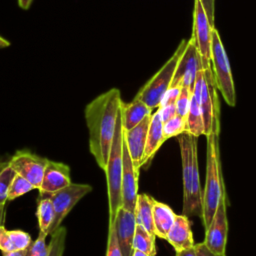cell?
I'll return each mask as SVG.
<instances>
[{
	"label": "cell",
	"instance_id": "cell-1",
	"mask_svg": "<svg viewBox=\"0 0 256 256\" xmlns=\"http://www.w3.org/2000/svg\"><path fill=\"white\" fill-rule=\"evenodd\" d=\"M122 102L120 90L112 88L97 96L84 109L89 132V150L103 171L109 159Z\"/></svg>",
	"mask_w": 256,
	"mask_h": 256
},
{
	"label": "cell",
	"instance_id": "cell-2",
	"mask_svg": "<svg viewBox=\"0 0 256 256\" xmlns=\"http://www.w3.org/2000/svg\"><path fill=\"white\" fill-rule=\"evenodd\" d=\"M181 153L183 176V214L202 217V197L198 156L197 137L182 133L178 138Z\"/></svg>",
	"mask_w": 256,
	"mask_h": 256
},
{
	"label": "cell",
	"instance_id": "cell-3",
	"mask_svg": "<svg viewBox=\"0 0 256 256\" xmlns=\"http://www.w3.org/2000/svg\"><path fill=\"white\" fill-rule=\"evenodd\" d=\"M207 137L206 178L202 197V222L206 229L216 212L220 195L225 187L220 162L219 134L211 133Z\"/></svg>",
	"mask_w": 256,
	"mask_h": 256
},
{
	"label": "cell",
	"instance_id": "cell-4",
	"mask_svg": "<svg viewBox=\"0 0 256 256\" xmlns=\"http://www.w3.org/2000/svg\"><path fill=\"white\" fill-rule=\"evenodd\" d=\"M123 122L121 109L116 123V129L113 136L111 151L107 162L106 174L107 182V196H108V210H109V223H113L119 208L122 207V170H123ZM108 223V224H109Z\"/></svg>",
	"mask_w": 256,
	"mask_h": 256
},
{
	"label": "cell",
	"instance_id": "cell-5",
	"mask_svg": "<svg viewBox=\"0 0 256 256\" xmlns=\"http://www.w3.org/2000/svg\"><path fill=\"white\" fill-rule=\"evenodd\" d=\"M187 44L188 40H181L173 55L145 83V85L138 91L135 98L143 101L152 110L159 107L164 94L171 86L178 62L184 53Z\"/></svg>",
	"mask_w": 256,
	"mask_h": 256
},
{
	"label": "cell",
	"instance_id": "cell-6",
	"mask_svg": "<svg viewBox=\"0 0 256 256\" xmlns=\"http://www.w3.org/2000/svg\"><path fill=\"white\" fill-rule=\"evenodd\" d=\"M211 63L217 89L221 92L225 102L234 107L236 105V93L232 72L226 51L215 27L212 29Z\"/></svg>",
	"mask_w": 256,
	"mask_h": 256
},
{
	"label": "cell",
	"instance_id": "cell-7",
	"mask_svg": "<svg viewBox=\"0 0 256 256\" xmlns=\"http://www.w3.org/2000/svg\"><path fill=\"white\" fill-rule=\"evenodd\" d=\"M200 107L204 121V135L220 133V104L212 66L203 70Z\"/></svg>",
	"mask_w": 256,
	"mask_h": 256
},
{
	"label": "cell",
	"instance_id": "cell-8",
	"mask_svg": "<svg viewBox=\"0 0 256 256\" xmlns=\"http://www.w3.org/2000/svg\"><path fill=\"white\" fill-rule=\"evenodd\" d=\"M93 190L92 186L85 183H71L70 185L47 195L53 203L55 210V218L48 230V234H52L58 227L65 217L70 213L74 206L87 194Z\"/></svg>",
	"mask_w": 256,
	"mask_h": 256
},
{
	"label": "cell",
	"instance_id": "cell-9",
	"mask_svg": "<svg viewBox=\"0 0 256 256\" xmlns=\"http://www.w3.org/2000/svg\"><path fill=\"white\" fill-rule=\"evenodd\" d=\"M202 70H204L202 57L197 49L195 39L191 35L186 49L178 62L170 87L186 86L193 92L197 74Z\"/></svg>",
	"mask_w": 256,
	"mask_h": 256
},
{
	"label": "cell",
	"instance_id": "cell-10",
	"mask_svg": "<svg viewBox=\"0 0 256 256\" xmlns=\"http://www.w3.org/2000/svg\"><path fill=\"white\" fill-rule=\"evenodd\" d=\"M226 192L223 188L216 212L205 229V245L214 253L225 255L227 235H228V219L226 213Z\"/></svg>",
	"mask_w": 256,
	"mask_h": 256
},
{
	"label": "cell",
	"instance_id": "cell-11",
	"mask_svg": "<svg viewBox=\"0 0 256 256\" xmlns=\"http://www.w3.org/2000/svg\"><path fill=\"white\" fill-rule=\"evenodd\" d=\"M15 172L27 179L35 189H39L48 159L28 150H18L8 161Z\"/></svg>",
	"mask_w": 256,
	"mask_h": 256
},
{
	"label": "cell",
	"instance_id": "cell-12",
	"mask_svg": "<svg viewBox=\"0 0 256 256\" xmlns=\"http://www.w3.org/2000/svg\"><path fill=\"white\" fill-rule=\"evenodd\" d=\"M193 15L194 21L192 36L195 39L197 49L202 57L203 68L206 69L211 66V43L213 26L210 24L200 0L194 1Z\"/></svg>",
	"mask_w": 256,
	"mask_h": 256
},
{
	"label": "cell",
	"instance_id": "cell-13",
	"mask_svg": "<svg viewBox=\"0 0 256 256\" xmlns=\"http://www.w3.org/2000/svg\"><path fill=\"white\" fill-rule=\"evenodd\" d=\"M138 177L139 171L135 168L128 152L123 134V170H122V207L131 212H135L138 197Z\"/></svg>",
	"mask_w": 256,
	"mask_h": 256
},
{
	"label": "cell",
	"instance_id": "cell-14",
	"mask_svg": "<svg viewBox=\"0 0 256 256\" xmlns=\"http://www.w3.org/2000/svg\"><path fill=\"white\" fill-rule=\"evenodd\" d=\"M113 224L116 232L117 241L123 256H132L133 253V239L136 229L135 212L119 208Z\"/></svg>",
	"mask_w": 256,
	"mask_h": 256
},
{
	"label": "cell",
	"instance_id": "cell-15",
	"mask_svg": "<svg viewBox=\"0 0 256 256\" xmlns=\"http://www.w3.org/2000/svg\"><path fill=\"white\" fill-rule=\"evenodd\" d=\"M70 168L63 162H57L48 159L41 186L38 189L40 196L54 193L70 185Z\"/></svg>",
	"mask_w": 256,
	"mask_h": 256
},
{
	"label": "cell",
	"instance_id": "cell-16",
	"mask_svg": "<svg viewBox=\"0 0 256 256\" xmlns=\"http://www.w3.org/2000/svg\"><path fill=\"white\" fill-rule=\"evenodd\" d=\"M152 115V114H151ZM151 115L143 119L138 125L130 130H124V139L128 152L130 154L131 160L135 168L139 171L142 167V160L146 145L147 133L150 125Z\"/></svg>",
	"mask_w": 256,
	"mask_h": 256
},
{
	"label": "cell",
	"instance_id": "cell-17",
	"mask_svg": "<svg viewBox=\"0 0 256 256\" xmlns=\"http://www.w3.org/2000/svg\"><path fill=\"white\" fill-rule=\"evenodd\" d=\"M166 240L172 245L176 252L191 248L195 245L191 231V222L188 216L184 214L176 215L174 224L168 232Z\"/></svg>",
	"mask_w": 256,
	"mask_h": 256
},
{
	"label": "cell",
	"instance_id": "cell-18",
	"mask_svg": "<svg viewBox=\"0 0 256 256\" xmlns=\"http://www.w3.org/2000/svg\"><path fill=\"white\" fill-rule=\"evenodd\" d=\"M165 142L163 136V121L160 117L158 110L151 115L150 125L147 133L146 145L142 160V166L147 164L159 150L161 145Z\"/></svg>",
	"mask_w": 256,
	"mask_h": 256
},
{
	"label": "cell",
	"instance_id": "cell-19",
	"mask_svg": "<svg viewBox=\"0 0 256 256\" xmlns=\"http://www.w3.org/2000/svg\"><path fill=\"white\" fill-rule=\"evenodd\" d=\"M152 114V109L143 101L134 98L130 103L121 104V115L124 130H130L138 125L143 119Z\"/></svg>",
	"mask_w": 256,
	"mask_h": 256
},
{
	"label": "cell",
	"instance_id": "cell-20",
	"mask_svg": "<svg viewBox=\"0 0 256 256\" xmlns=\"http://www.w3.org/2000/svg\"><path fill=\"white\" fill-rule=\"evenodd\" d=\"M176 214L170 206L163 202L153 200V223L155 236L166 239L168 232L174 224Z\"/></svg>",
	"mask_w": 256,
	"mask_h": 256
},
{
	"label": "cell",
	"instance_id": "cell-21",
	"mask_svg": "<svg viewBox=\"0 0 256 256\" xmlns=\"http://www.w3.org/2000/svg\"><path fill=\"white\" fill-rule=\"evenodd\" d=\"M32 243L31 236L22 230H7L0 226V250L11 252L16 250H26Z\"/></svg>",
	"mask_w": 256,
	"mask_h": 256
},
{
	"label": "cell",
	"instance_id": "cell-22",
	"mask_svg": "<svg viewBox=\"0 0 256 256\" xmlns=\"http://www.w3.org/2000/svg\"><path fill=\"white\" fill-rule=\"evenodd\" d=\"M153 200L154 198L148 194H138L135 207V217L137 224L142 225L148 232L155 235L153 223Z\"/></svg>",
	"mask_w": 256,
	"mask_h": 256
},
{
	"label": "cell",
	"instance_id": "cell-23",
	"mask_svg": "<svg viewBox=\"0 0 256 256\" xmlns=\"http://www.w3.org/2000/svg\"><path fill=\"white\" fill-rule=\"evenodd\" d=\"M186 133H189L195 137H199L204 134V121L200 103L192 95L189 110L186 116Z\"/></svg>",
	"mask_w": 256,
	"mask_h": 256
},
{
	"label": "cell",
	"instance_id": "cell-24",
	"mask_svg": "<svg viewBox=\"0 0 256 256\" xmlns=\"http://www.w3.org/2000/svg\"><path fill=\"white\" fill-rule=\"evenodd\" d=\"M36 216L38 218L39 231L48 233V230L55 218L54 206L52 200L48 196H39Z\"/></svg>",
	"mask_w": 256,
	"mask_h": 256
},
{
	"label": "cell",
	"instance_id": "cell-25",
	"mask_svg": "<svg viewBox=\"0 0 256 256\" xmlns=\"http://www.w3.org/2000/svg\"><path fill=\"white\" fill-rule=\"evenodd\" d=\"M155 235L148 232L142 225L137 224L133 239V249L143 251L150 256H156Z\"/></svg>",
	"mask_w": 256,
	"mask_h": 256
},
{
	"label": "cell",
	"instance_id": "cell-26",
	"mask_svg": "<svg viewBox=\"0 0 256 256\" xmlns=\"http://www.w3.org/2000/svg\"><path fill=\"white\" fill-rule=\"evenodd\" d=\"M16 174L8 162H0V205L8 201V190Z\"/></svg>",
	"mask_w": 256,
	"mask_h": 256
},
{
	"label": "cell",
	"instance_id": "cell-27",
	"mask_svg": "<svg viewBox=\"0 0 256 256\" xmlns=\"http://www.w3.org/2000/svg\"><path fill=\"white\" fill-rule=\"evenodd\" d=\"M67 236V229L63 226L58 227L52 234L49 245L48 256H63L65 250V242Z\"/></svg>",
	"mask_w": 256,
	"mask_h": 256
},
{
	"label": "cell",
	"instance_id": "cell-28",
	"mask_svg": "<svg viewBox=\"0 0 256 256\" xmlns=\"http://www.w3.org/2000/svg\"><path fill=\"white\" fill-rule=\"evenodd\" d=\"M182 133H186V117L176 115L163 123V136L165 141Z\"/></svg>",
	"mask_w": 256,
	"mask_h": 256
},
{
	"label": "cell",
	"instance_id": "cell-29",
	"mask_svg": "<svg viewBox=\"0 0 256 256\" xmlns=\"http://www.w3.org/2000/svg\"><path fill=\"white\" fill-rule=\"evenodd\" d=\"M33 189H35V187L27 179L19 174H16L8 190V201L14 200Z\"/></svg>",
	"mask_w": 256,
	"mask_h": 256
},
{
	"label": "cell",
	"instance_id": "cell-30",
	"mask_svg": "<svg viewBox=\"0 0 256 256\" xmlns=\"http://www.w3.org/2000/svg\"><path fill=\"white\" fill-rule=\"evenodd\" d=\"M48 233L39 231L37 239L30 244L27 249L26 256H48L49 255V245L46 244V237Z\"/></svg>",
	"mask_w": 256,
	"mask_h": 256
},
{
	"label": "cell",
	"instance_id": "cell-31",
	"mask_svg": "<svg viewBox=\"0 0 256 256\" xmlns=\"http://www.w3.org/2000/svg\"><path fill=\"white\" fill-rule=\"evenodd\" d=\"M191 96H192V91L189 87L186 86H181L180 94L178 96V99L176 101V111L177 115L186 117L189 106H190V101H191Z\"/></svg>",
	"mask_w": 256,
	"mask_h": 256
},
{
	"label": "cell",
	"instance_id": "cell-32",
	"mask_svg": "<svg viewBox=\"0 0 256 256\" xmlns=\"http://www.w3.org/2000/svg\"><path fill=\"white\" fill-rule=\"evenodd\" d=\"M106 256H123L120 250L116 232L113 224H108V239H107V248Z\"/></svg>",
	"mask_w": 256,
	"mask_h": 256
},
{
	"label": "cell",
	"instance_id": "cell-33",
	"mask_svg": "<svg viewBox=\"0 0 256 256\" xmlns=\"http://www.w3.org/2000/svg\"><path fill=\"white\" fill-rule=\"evenodd\" d=\"M180 90H181V87H170L164 94L159 107L170 105V104H176V101L180 94Z\"/></svg>",
	"mask_w": 256,
	"mask_h": 256
},
{
	"label": "cell",
	"instance_id": "cell-34",
	"mask_svg": "<svg viewBox=\"0 0 256 256\" xmlns=\"http://www.w3.org/2000/svg\"><path fill=\"white\" fill-rule=\"evenodd\" d=\"M160 117L163 121V123H165L166 121L170 120L171 118H173L174 116L177 115V111H176V104H170V105H165V106H160L157 108Z\"/></svg>",
	"mask_w": 256,
	"mask_h": 256
},
{
	"label": "cell",
	"instance_id": "cell-35",
	"mask_svg": "<svg viewBox=\"0 0 256 256\" xmlns=\"http://www.w3.org/2000/svg\"><path fill=\"white\" fill-rule=\"evenodd\" d=\"M203 7H204V10L207 14V17H208V20L210 22V24L214 26V10H215V0H200Z\"/></svg>",
	"mask_w": 256,
	"mask_h": 256
},
{
	"label": "cell",
	"instance_id": "cell-36",
	"mask_svg": "<svg viewBox=\"0 0 256 256\" xmlns=\"http://www.w3.org/2000/svg\"><path fill=\"white\" fill-rule=\"evenodd\" d=\"M194 247H195L197 256H226V255L214 253L213 251H211V250L205 245L204 242H202V243H196V244L194 245Z\"/></svg>",
	"mask_w": 256,
	"mask_h": 256
},
{
	"label": "cell",
	"instance_id": "cell-37",
	"mask_svg": "<svg viewBox=\"0 0 256 256\" xmlns=\"http://www.w3.org/2000/svg\"><path fill=\"white\" fill-rule=\"evenodd\" d=\"M176 256H197V253H196V250H195V247H191V248H188V249H184L182 251H179V252H176Z\"/></svg>",
	"mask_w": 256,
	"mask_h": 256
},
{
	"label": "cell",
	"instance_id": "cell-38",
	"mask_svg": "<svg viewBox=\"0 0 256 256\" xmlns=\"http://www.w3.org/2000/svg\"><path fill=\"white\" fill-rule=\"evenodd\" d=\"M3 256H26L27 255V249L26 250H16L11 252H2Z\"/></svg>",
	"mask_w": 256,
	"mask_h": 256
},
{
	"label": "cell",
	"instance_id": "cell-39",
	"mask_svg": "<svg viewBox=\"0 0 256 256\" xmlns=\"http://www.w3.org/2000/svg\"><path fill=\"white\" fill-rule=\"evenodd\" d=\"M32 2H33V0H18V5L23 10H27L31 6Z\"/></svg>",
	"mask_w": 256,
	"mask_h": 256
},
{
	"label": "cell",
	"instance_id": "cell-40",
	"mask_svg": "<svg viewBox=\"0 0 256 256\" xmlns=\"http://www.w3.org/2000/svg\"><path fill=\"white\" fill-rule=\"evenodd\" d=\"M9 45H10V42L0 36V48H5V47H8Z\"/></svg>",
	"mask_w": 256,
	"mask_h": 256
},
{
	"label": "cell",
	"instance_id": "cell-41",
	"mask_svg": "<svg viewBox=\"0 0 256 256\" xmlns=\"http://www.w3.org/2000/svg\"><path fill=\"white\" fill-rule=\"evenodd\" d=\"M132 256H150V255L145 253V252H143V251H140V250H137V249H133Z\"/></svg>",
	"mask_w": 256,
	"mask_h": 256
},
{
	"label": "cell",
	"instance_id": "cell-42",
	"mask_svg": "<svg viewBox=\"0 0 256 256\" xmlns=\"http://www.w3.org/2000/svg\"><path fill=\"white\" fill-rule=\"evenodd\" d=\"M4 216H5V205H0V226L3 223Z\"/></svg>",
	"mask_w": 256,
	"mask_h": 256
}]
</instances>
